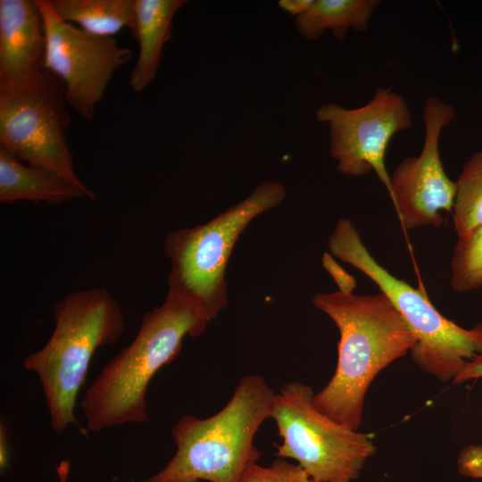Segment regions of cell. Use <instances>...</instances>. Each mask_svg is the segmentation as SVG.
<instances>
[{
	"instance_id": "obj_1",
	"label": "cell",
	"mask_w": 482,
	"mask_h": 482,
	"mask_svg": "<svg viewBox=\"0 0 482 482\" xmlns=\"http://www.w3.org/2000/svg\"><path fill=\"white\" fill-rule=\"evenodd\" d=\"M312 301L340 334L335 373L314 393L312 403L332 420L358 430L370 383L384 368L411 352L416 337L382 292L319 293Z\"/></svg>"
},
{
	"instance_id": "obj_2",
	"label": "cell",
	"mask_w": 482,
	"mask_h": 482,
	"mask_svg": "<svg viewBox=\"0 0 482 482\" xmlns=\"http://www.w3.org/2000/svg\"><path fill=\"white\" fill-rule=\"evenodd\" d=\"M208 320L189 301L167 293L145 313L132 342L102 369L87 389L80 409L87 429L98 432L126 423H145L150 381L179 353L186 336L198 337Z\"/></svg>"
},
{
	"instance_id": "obj_3",
	"label": "cell",
	"mask_w": 482,
	"mask_h": 482,
	"mask_svg": "<svg viewBox=\"0 0 482 482\" xmlns=\"http://www.w3.org/2000/svg\"><path fill=\"white\" fill-rule=\"evenodd\" d=\"M274 396L263 377L245 376L220 411L206 419L184 415L177 421L171 432L175 454L140 482H241L261 456L254 437L270 418Z\"/></svg>"
},
{
	"instance_id": "obj_4",
	"label": "cell",
	"mask_w": 482,
	"mask_h": 482,
	"mask_svg": "<svg viewBox=\"0 0 482 482\" xmlns=\"http://www.w3.org/2000/svg\"><path fill=\"white\" fill-rule=\"evenodd\" d=\"M54 328L46 343L23 361L37 374L54 431L79 426L74 408L96 351L118 342L125 319L104 288L71 293L54 308Z\"/></svg>"
},
{
	"instance_id": "obj_5",
	"label": "cell",
	"mask_w": 482,
	"mask_h": 482,
	"mask_svg": "<svg viewBox=\"0 0 482 482\" xmlns=\"http://www.w3.org/2000/svg\"><path fill=\"white\" fill-rule=\"evenodd\" d=\"M285 196L281 183L265 181L209 222L170 233L164 242L171 263L168 293L191 302L208 321L215 319L228 304L226 269L237 240L256 216Z\"/></svg>"
},
{
	"instance_id": "obj_6",
	"label": "cell",
	"mask_w": 482,
	"mask_h": 482,
	"mask_svg": "<svg viewBox=\"0 0 482 482\" xmlns=\"http://www.w3.org/2000/svg\"><path fill=\"white\" fill-rule=\"evenodd\" d=\"M333 255L372 279L400 312L416 337L415 363L442 381L453 380L465 363L482 353V323L462 328L440 313L426 294L381 266L349 219H339L328 237Z\"/></svg>"
},
{
	"instance_id": "obj_7",
	"label": "cell",
	"mask_w": 482,
	"mask_h": 482,
	"mask_svg": "<svg viewBox=\"0 0 482 482\" xmlns=\"http://www.w3.org/2000/svg\"><path fill=\"white\" fill-rule=\"evenodd\" d=\"M307 384L290 382L275 394L270 418L280 445L278 458H288L318 482H353L366 461L376 453L369 434L351 429L320 412Z\"/></svg>"
},
{
	"instance_id": "obj_8",
	"label": "cell",
	"mask_w": 482,
	"mask_h": 482,
	"mask_svg": "<svg viewBox=\"0 0 482 482\" xmlns=\"http://www.w3.org/2000/svg\"><path fill=\"white\" fill-rule=\"evenodd\" d=\"M67 105L64 85L49 70L25 86L0 89V146L88 188L75 171L65 133L71 122Z\"/></svg>"
},
{
	"instance_id": "obj_9",
	"label": "cell",
	"mask_w": 482,
	"mask_h": 482,
	"mask_svg": "<svg viewBox=\"0 0 482 482\" xmlns=\"http://www.w3.org/2000/svg\"><path fill=\"white\" fill-rule=\"evenodd\" d=\"M46 39V67L65 87L68 105L84 119H93L113 74L131 58V50L114 37L89 34L64 21L50 0H35Z\"/></svg>"
},
{
	"instance_id": "obj_10",
	"label": "cell",
	"mask_w": 482,
	"mask_h": 482,
	"mask_svg": "<svg viewBox=\"0 0 482 482\" xmlns=\"http://www.w3.org/2000/svg\"><path fill=\"white\" fill-rule=\"evenodd\" d=\"M316 118L327 122L330 154L344 175L362 177L375 172L391 192L386 154L395 134L409 129L412 119L403 96L391 88L378 87L365 105L346 109L337 104L321 105Z\"/></svg>"
},
{
	"instance_id": "obj_11",
	"label": "cell",
	"mask_w": 482,
	"mask_h": 482,
	"mask_svg": "<svg viewBox=\"0 0 482 482\" xmlns=\"http://www.w3.org/2000/svg\"><path fill=\"white\" fill-rule=\"evenodd\" d=\"M454 107L437 96L423 105L425 138L418 156L403 159L390 175L389 194L405 230L439 227L443 212H453L456 181L446 174L439 152L442 130L454 119Z\"/></svg>"
},
{
	"instance_id": "obj_12",
	"label": "cell",
	"mask_w": 482,
	"mask_h": 482,
	"mask_svg": "<svg viewBox=\"0 0 482 482\" xmlns=\"http://www.w3.org/2000/svg\"><path fill=\"white\" fill-rule=\"evenodd\" d=\"M43 17L35 0H0V89L25 86L46 69Z\"/></svg>"
},
{
	"instance_id": "obj_13",
	"label": "cell",
	"mask_w": 482,
	"mask_h": 482,
	"mask_svg": "<svg viewBox=\"0 0 482 482\" xmlns=\"http://www.w3.org/2000/svg\"><path fill=\"white\" fill-rule=\"evenodd\" d=\"M86 197L95 200L89 188H82L59 173L29 165L0 146V202H46L50 204Z\"/></svg>"
},
{
	"instance_id": "obj_14",
	"label": "cell",
	"mask_w": 482,
	"mask_h": 482,
	"mask_svg": "<svg viewBox=\"0 0 482 482\" xmlns=\"http://www.w3.org/2000/svg\"><path fill=\"white\" fill-rule=\"evenodd\" d=\"M186 0H135L136 29L133 37L138 54L129 76L130 88L143 91L155 78L164 45L171 38L173 17Z\"/></svg>"
},
{
	"instance_id": "obj_15",
	"label": "cell",
	"mask_w": 482,
	"mask_h": 482,
	"mask_svg": "<svg viewBox=\"0 0 482 482\" xmlns=\"http://www.w3.org/2000/svg\"><path fill=\"white\" fill-rule=\"evenodd\" d=\"M378 0H313L310 8L295 17L299 34L308 40L319 39L327 29L343 40L348 29L365 31Z\"/></svg>"
},
{
	"instance_id": "obj_16",
	"label": "cell",
	"mask_w": 482,
	"mask_h": 482,
	"mask_svg": "<svg viewBox=\"0 0 482 482\" xmlns=\"http://www.w3.org/2000/svg\"><path fill=\"white\" fill-rule=\"evenodd\" d=\"M64 21L99 37L113 36L127 29H136L135 0H50Z\"/></svg>"
},
{
	"instance_id": "obj_17",
	"label": "cell",
	"mask_w": 482,
	"mask_h": 482,
	"mask_svg": "<svg viewBox=\"0 0 482 482\" xmlns=\"http://www.w3.org/2000/svg\"><path fill=\"white\" fill-rule=\"evenodd\" d=\"M452 215L458 239L482 225V150L463 164L456 180Z\"/></svg>"
},
{
	"instance_id": "obj_18",
	"label": "cell",
	"mask_w": 482,
	"mask_h": 482,
	"mask_svg": "<svg viewBox=\"0 0 482 482\" xmlns=\"http://www.w3.org/2000/svg\"><path fill=\"white\" fill-rule=\"evenodd\" d=\"M451 287L457 293L482 287V225L458 239L451 259Z\"/></svg>"
},
{
	"instance_id": "obj_19",
	"label": "cell",
	"mask_w": 482,
	"mask_h": 482,
	"mask_svg": "<svg viewBox=\"0 0 482 482\" xmlns=\"http://www.w3.org/2000/svg\"><path fill=\"white\" fill-rule=\"evenodd\" d=\"M241 482H318L312 478L298 464L276 459L270 466L263 467L256 462L245 472Z\"/></svg>"
},
{
	"instance_id": "obj_20",
	"label": "cell",
	"mask_w": 482,
	"mask_h": 482,
	"mask_svg": "<svg viewBox=\"0 0 482 482\" xmlns=\"http://www.w3.org/2000/svg\"><path fill=\"white\" fill-rule=\"evenodd\" d=\"M457 467L461 475L482 479V445L464 447L459 453Z\"/></svg>"
},
{
	"instance_id": "obj_21",
	"label": "cell",
	"mask_w": 482,
	"mask_h": 482,
	"mask_svg": "<svg viewBox=\"0 0 482 482\" xmlns=\"http://www.w3.org/2000/svg\"><path fill=\"white\" fill-rule=\"evenodd\" d=\"M321 262L325 270L332 277L340 292L353 293L356 287L355 278L347 273L328 253H324Z\"/></svg>"
},
{
	"instance_id": "obj_22",
	"label": "cell",
	"mask_w": 482,
	"mask_h": 482,
	"mask_svg": "<svg viewBox=\"0 0 482 482\" xmlns=\"http://www.w3.org/2000/svg\"><path fill=\"white\" fill-rule=\"evenodd\" d=\"M482 378V353L474 357L472 360L467 362L453 380L455 384H461L470 379H477Z\"/></svg>"
},
{
	"instance_id": "obj_23",
	"label": "cell",
	"mask_w": 482,
	"mask_h": 482,
	"mask_svg": "<svg viewBox=\"0 0 482 482\" xmlns=\"http://www.w3.org/2000/svg\"><path fill=\"white\" fill-rule=\"evenodd\" d=\"M313 0H280L278 6L293 16H300L312 4Z\"/></svg>"
},
{
	"instance_id": "obj_24",
	"label": "cell",
	"mask_w": 482,
	"mask_h": 482,
	"mask_svg": "<svg viewBox=\"0 0 482 482\" xmlns=\"http://www.w3.org/2000/svg\"><path fill=\"white\" fill-rule=\"evenodd\" d=\"M10 459V445L8 443L6 427L3 420L0 424V469L4 471Z\"/></svg>"
}]
</instances>
